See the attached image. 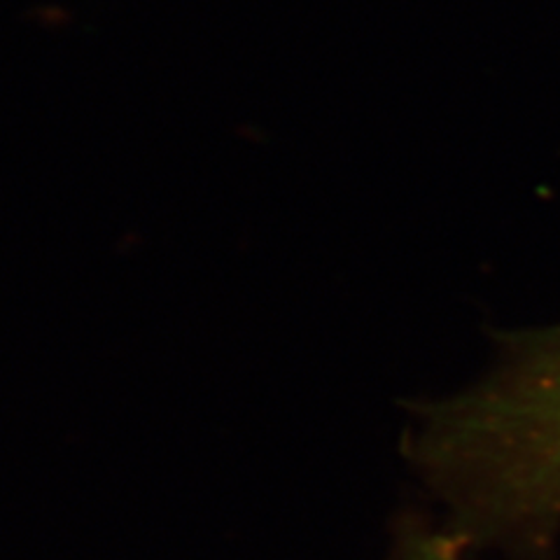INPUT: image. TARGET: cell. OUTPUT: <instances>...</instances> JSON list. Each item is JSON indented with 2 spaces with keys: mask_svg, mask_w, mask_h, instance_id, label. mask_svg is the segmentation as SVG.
I'll list each match as a JSON object with an SVG mask.
<instances>
[{
  "mask_svg": "<svg viewBox=\"0 0 560 560\" xmlns=\"http://www.w3.org/2000/svg\"><path fill=\"white\" fill-rule=\"evenodd\" d=\"M413 453L479 528L547 541L560 525V325L423 411Z\"/></svg>",
  "mask_w": 560,
  "mask_h": 560,
  "instance_id": "1",
  "label": "cell"
}]
</instances>
